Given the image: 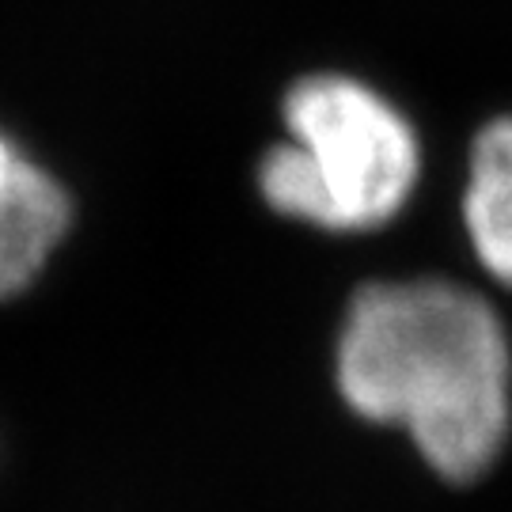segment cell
Here are the masks:
<instances>
[{"label":"cell","mask_w":512,"mask_h":512,"mask_svg":"<svg viewBox=\"0 0 512 512\" xmlns=\"http://www.w3.org/2000/svg\"><path fill=\"white\" fill-rule=\"evenodd\" d=\"M338 387L368 421L403 425L448 482L497 463L512 421V357L494 308L452 281H384L353 296Z\"/></svg>","instance_id":"obj_1"},{"label":"cell","mask_w":512,"mask_h":512,"mask_svg":"<svg viewBox=\"0 0 512 512\" xmlns=\"http://www.w3.org/2000/svg\"><path fill=\"white\" fill-rule=\"evenodd\" d=\"M289 141L266 152L258 190L281 217L327 232L380 228L418 183V137L399 110L353 76H304L285 95Z\"/></svg>","instance_id":"obj_2"},{"label":"cell","mask_w":512,"mask_h":512,"mask_svg":"<svg viewBox=\"0 0 512 512\" xmlns=\"http://www.w3.org/2000/svg\"><path fill=\"white\" fill-rule=\"evenodd\" d=\"M69 198L0 129V300L23 293L69 232Z\"/></svg>","instance_id":"obj_3"},{"label":"cell","mask_w":512,"mask_h":512,"mask_svg":"<svg viewBox=\"0 0 512 512\" xmlns=\"http://www.w3.org/2000/svg\"><path fill=\"white\" fill-rule=\"evenodd\" d=\"M463 217L478 262L512 289V114L478 133Z\"/></svg>","instance_id":"obj_4"}]
</instances>
